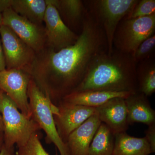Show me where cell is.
Masks as SVG:
<instances>
[{
	"label": "cell",
	"instance_id": "cell-1",
	"mask_svg": "<svg viewBox=\"0 0 155 155\" xmlns=\"http://www.w3.org/2000/svg\"><path fill=\"white\" fill-rule=\"evenodd\" d=\"M87 11L75 43L58 51L46 47L36 53L31 68V78L54 105L79 85L96 56L108 52L102 28Z\"/></svg>",
	"mask_w": 155,
	"mask_h": 155
},
{
	"label": "cell",
	"instance_id": "cell-2",
	"mask_svg": "<svg viewBox=\"0 0 155 155\" xmlns=\"http://www.w3.org/2000/svg\"><path fill=\"white\" fill-rule=\"evenodd\" d=\"M136 66L130 54L115 49L110 54L104 52L93 60L83 80L73 92H138Z\"/></svg>",
	"mask_w": 155,
	"mask_h": 155
},
{
	"label": "cell",
	"instance_id": "cell-3",
	"mask_svg": "<svg viewBox=\"0 0 155 155\" xmlns=\"http://www.w3.org/2000/svg\"><path fill=\"white\" fill-rule=\"evenodd\" d=\"M0 113L4 126V145L8 148L18 147L28 141L33 134L41 130L37 123L22 114L14 102L0 91Z\"/></svg>",
	"mask_w": 155,
	"mask_h": 155
},
{
	"label": "cell",
	"instance_id": "cell-4",
	"mask_svg": "<svg viewBox=\"0 0 155 155\" xmlns=\"http://www.w3.org/2000/svg\"><path fill=\"white\" fill-rule=\"evenodd\" d=\"M138 0L84 1L87 11L102 28L108 45V53L113 52L114 34L120 22L127 17Z\"/></svg>",
	"mask_w": 155,
	"mask_h": 155
},
{
	"label": "cell",
	"instance_id": "cell-5",
	"mask_svg": "<svg viewBox=\"0 0 155 155\" xmlns=\"http://www.w3.org/2000/svg\"><path fill=\"white\" fill-rule=\"evenodd\" d=\"M27 94L31 119L45 131L47 142L54 143L61 155H68L66 145L60 138L56 128L53 116L54 104L32 78L28 84Z\"/></svg>",
	"mask_w": 155,
	"mask_h": 155
},
{
	"label": "cell",
	"instance_id": "cell-6",
	"mask_svg": "<svg viewBox=\"0 0 155 155\" xmlns=\"http://www.w3.org/2000/svg\"><path fill=\"white\" fill-rule=\"evenodd\" d=\"M155 31V14L139 18H124L114 34L113 48L132 55L139 45L154 34Z\"/></svg>",
	"mask_w": 155,
	"mask_h": 155
},
{
	"label": "cell",
	"instance_id": "cell-7",
	"mask_svg": "<svg viewBox=\"0 0 155 155\" xmlns=\"http://www.w3.org/2000/svg\"><path fill=\"white\" fill-rule=\"evenodd\" d=\"M0 36L6 69H19L29 73L36 55L35 51L5 25L0 27Z\"/></svg>",
	"mask_w": 155,
	"mask_h": 155
},
{
	"label": "cell",
	"instance_id": "cell-8",
	"mask_svg": "<svg viewBox=\"0 0 155 155\" xmlns=\"http://www.w3.org/2000/svg\"><path fill=\"white\" fill-rule=\"evenodd\" d=\"M31 77L26 71L11 69L0 72V91L14 102L22 114L31 118L27 91Z\"/></svg>",
	"mask_w": 155,
	"mask_h": 155
},
{
	"label": "cell",
	"instance_id": "cell-9",
	"mask_svg": "<svg viewBox=\"0 0 155 155\" xmlns=\"http://www.w3.org/2000/svg\"><path fill=\"white\" fill-rule=\"evenodd\" d=\"M53 113L58 134L65 143L70 134L95 114V108L61 101L53 105Z\"/></svg>",
	"mask_w": 155,
	"mask_h": 155
},
{
	"label": "cell",
	"instance_id": "cell-10",
	"mask_svg": "<svg viewBox=\"0 0 155 155\" xmlns=\"http://www.w3.org/2000/svg\"><path fill=\"white\" fill-rule=\"evenodd\" d=\"M2 25L8 26L35 51L39 52L46 47L45 27L31 22L14 12L11 8L2 13Z\"/></svg>",
	"mask_w": 155,
	"mask_h": 155
},
{
	"label": "cell",
	"instance_id": "cell-11",
	"mask_svg": "<svg viewBox=\"0 0 155 155\" xmlns=\"http://www.w3.org/2000/svg\"><path fill=\"white\" fill-rule=\"evenodd\" d=\"M47 7L43 22L46 38V47L58 51L74 45L79 35L66 25L49 0H47Z\"/></svg>",
	"mask_w": 155,
	"mask_h": 155
},
{
	"label": "cell",
	"instance_id": "cell-12",
	"mask_svg": "<svg viewBox=\"0 0 155 155\" xmlns=\"http://www.w3.org/2000/svg\"><path fill=\"white\" fill-rule=\"evenodd\" d=\"M95 115L115 134L126 132L128 129L127 107L124 98L111 99L95 108Z\"/></svg>",
	"mask_w": 155,
	"mask_h": 155
},
{
	"label": "cell",
	"instance_id": "cell-13",
	"mask_svg": "<svg viewBox=\"0 0 155 155\" xmlns=\"http://www.w3.org/2000/svg\"><path fill=\"white\" fill-rule=\"evenodd\" d=\"M101 122L95 114L70 134L65 143L68 155H87L92 140Z\"/></svg>",
	"mask_w": 155,
	"mask_h": 155
},
{
	"label": "cell",
	"instance_id": "cell-14",
	"mask_svg": "<svg viewBox=\"0 0 155 155\" xmlns=\"http://www.w3.org/2000/svg\"><path fill=\"white\" fill-rule=\"evenodd\" d=\"M128 124L141 123L148 126L155 124V111L148 97L141 93H134L125 98Z\"/></svg>",
	"mask_w": 155,
	"mask_h": 155
},
{
	"label": "cell",
	"instance_id": "cell-15",
	"mask_svg": "<svg viewBox=\"0 0 155 155\" xmlns=\"http://www.w3.org/2000/svg\"><path fill=\"white\" fill-rule=\"evenodd\" d=\"M49 1L57 9L64 23L71 30L74 31V30L78 29L81 32L83 22L87 13V9L84 1Z\"/></svg>",
	"mask_w": 155,
	"mask_h": 155
},
{
	"label": "cell",
	"instance_id": "cell-16",
	"mask_svg": "<svg viewBox=\"0 0 155 155\" xmlns=\"http://www.w3.org/2000/svg\"><path fill=\"white\" fill-rule=\"evenodd\" d=\"M135 92L105 91L76 92L64 97L61 101L89 107L97 108L102 105L111 99L116 97L126 98Z\"/></svg>",
	"mask_w": 155,
	"mask_h": 155
},
{
	"label": "cell",
	"instance_id": "cell-17",
	"mask_svg": "<svg viewBox=\"0 0 155 155\" xmlns=\"http://www.w3.org/2000/svg\"><path fill=\"white\" fill-rule=\"evenodd\" d=\"M152 153L145 137H134L126 132L115 135L113 155H149Z\"/></svg>",
	"mask_w": 155,
	"mask_h": 155
},
{
	"label": "cell",
	"instance_id": "cell-18",
	"mask_svg": "<svg viewBox=\"0 0 155 155\" xmlns=\"http://www.w3.org/2000/svg\"><path fill=\"white\" fill-rule=\"evenodd\" d=\"M47 7V0H11L10 4L14 12L39 25H43Z\"/></svg>",
	"mask_w": 155,
	"mask_h": 155
},
{
	"label": "cell",
	"instance_id": "cell-19",
	"mask_svg": "<svg viewBox=\"0 0 155 155\" xmlns=\"http://www.w3.org/2000/svg\"><path fill=\"white\" fill-rule=\"evenodd\" d=\"M136 78L138 92L147 97L155 92V61L153 57L137 64Z\"/></svg>",
	"mask_w": 155,
	"mask_h": 155
},
{
	"label": "cell",
	"instance_id": "cell-20",
	"mask_svg": "<svg viewBox=\"0 0 155 155\" xmlns=\"http://www.w3.org/2000/svg\"><path fill=\"white\" fill-rule=\"evenodd\" d=\"M115 135L101 122L92 140L87 155H113Z\"/></svg>",
	"mask_w": 155,
	"mask_h": 155
},
{
	"label": "cell",
	"instance_id": "cell-21",
	"mask_svg": "<svg viewBox=\"0 0 155 155\" xmlns=\"http://www.w3.org/2000/svg\"><path fill=\"white\" fill-rule=\"evenodd\" d=\"M18 148L17 155H50L42 145L37 132L33 134L24 145Z\"/></svg>",
	"mask_w": 155,
	"mask_h": 155
},
{
	"label": "cell",
	"instance_id": "cell-22",
	"mask_svg": "<svg viewBox=\"0 0 155 155\" xmlns=\"http://www.w3.org/2000/svg\"><path fill=\"white\" fill-rule=\"evenodd\" d=\"M155 47V34L147 38L139 45L132 54L134 60L137 64L151 57Z\"/></svg>",
	"mask_w": 155,
	"mask_h": 155
},
{
	"label": "cell",
	"instance_id": "cell-23",
	"mask_svg": "<svg viewBox=\"0 0 155 155\" xmlns=\"http://www.w3.org/2000/svg\"><path fill=\"white\" fill-rule=\"evenodd\" d=\"M155 14V0H138V2L126 19L139 18L150 16Z\"/></svg>",
	"mask_w": 155,
	"mask_h": 155
},
{
	"label": "cell",
	"instance_id": "cell-24",
	"mask_svg": "<svg viewBox=\"0 0 155 155\" xmlns=\"http://www.w3.org/2000/svg\"><path fill=\"white\" fill-rule=\"evenodd\" d=\"M147 141L149 145L152 153L155 152V124L148 126L146 130L145 136Z\"/></svg>",
	"mask_w": 155,
	"mask_h": 155
},
{
	"label": "cell",
	"instance_id": "cell-25",
	"mask_svg": "<svg viewBox=\"0 0 155 155\" xmlns=\"http://www.w3.org/2000/svg\"><path fill=\"white\" fill-rule=\"evenodd\" d=\"M6 69L5 62L3 53L2 42L0 38V72Z\"/></svg>",
	"mask_w": 155,
	"mask_h": 155
},
{
	"label": "cell",
	"instance_id": "cell-26",
	"mask_svg": "<svg viewBox=\"0 0 155 155\" xmlns=\"http://www.w3.org/2000/svg\"><path fill=\"white\" fill-rule=\"evenodd\" d=\"M0 155H14V147L8 148L3 144L0 152Z\"/></svg>",
	"mask_w": 155,
	"mask_h": 155
},
{
	"label": "cell",
	"instance_id": "cell-27",
	"mask_svg": "<svg viewBox=\"0 0 155 155\" xmlns=\"http://www.w3.org/2000/svg\"><path fill=\"white\" fill-rule=\"evenodd\" d=\"M4 136L3 133L0 134V152L4 144Z\"/></svg>",
	"mask_w": 155,
	"mask_h": 155
},
{
	"label": "cell",
	"instance_id": "cell-28",
	"mask_svg": "<svg viewBox=\"0 0 155 155\" xmlns=\"http://www.w3.org/2000/svg\"><path fill=\"white\" fill-rule=\"evenodd\" d=\"M3 130H4V126H3L2 116H1V113H0V134L2 133Z\"/></svg>",
	"mask_w": 155,
	"mask_h": 155
},
{
	"label": "cell",
	"instance_id": "cell-29",
	"mask_svg": "<svg viewBox=\"0 0 155 155\" xmlns=\"http://www.w3.org/2000/svg\"><path fill=\"white\" fill-rule=\"evenodd\" d=\"M2 25V12H0V27Z\"/></svg>",
	"mask_w": 155,
	"mask_h": 155
}]
</instances>
